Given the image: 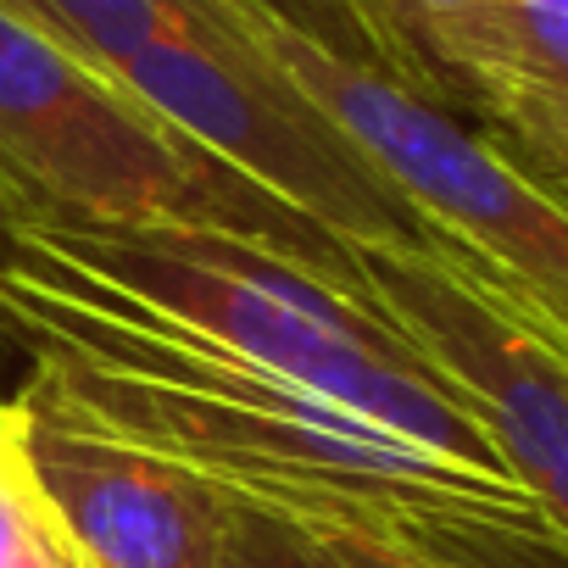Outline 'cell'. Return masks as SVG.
Returning <instances> with one entry per match:
<instances>
[{"label": "cell", "instance_id": "cell-1", "mask_svg": "<svg viewBox=\"0 0 568 568\" xmlns=\"http://www.w3.org/2000/svg\"><path fill=\"white\" fill-rule=\"evenodd\" d=\"M0 341L29 352V379L68 413L201 474L229 501L313 529H396L446 551L557 546L524 485L262 374L29 240L0 273Z\"/></svg>", "mask_w": 568, "mask_h": 568}, {"label": "cell", "instance_id": "cell-2", "mask_svg": "<svg viewBox=\"0 0 568 568\" xmlns=\"http://www.w3.org/2000/svg\"><path fill=\"white\" fill-rule=\"evenodd\" d=\"M18 240L62 256L162 324L212 341L262 374L291 379L452 463L513 479L440 368L374 296H352L291 256L206 229L23 223Z\"/></svg>", "mask_w": 568, "mask_h": 568}, {"label": "cell", "instance_id": "cell-3", "mask_svg": "<svg viewBox=\"0 0 568 568\" xmlns=\"http://www.w3.org/2000/svg\"><path fill=\"white\" fill-rule=\"evenodd\" d=\"M0 173L23 195L29 223L234 234L368 296L352 245L217 162L12 7H0Z\"/></svg>", "mask_w": 568, "mask_h": 568}, {"label": "cell", "instance_id": "cell-4", "mask_svg": "<svg viewBox=\"0 0 568 568\" xmlns=\"http://www.w3.org/2000/svg\"><path fill=\"white\" fill-rule=\"evenodd\" d=\"M112 79L217 162L329 229L341 245L424 256L446 251L402 190L368 162V151L262 51L245 7L151 40L118 62Z\"/></svg>", "mask_w": 568, "mask_h": 568}, {"label": "cell", "instance_id": "cell-5", "mask_svg": "<svg viewBox=\"0 0 568 568\" xmlns=\"http://www.w3.org/2000/svg\"><path fill=\"white\" fill-rule=\"evenodd\" d=\"M251 29L262 51L368 151L452 256H468L513 291L568 302V206L513 168L479 123L424 101L385 68L318 51L256 12Z\"/></svg>", "mask_w": 568, "mask_h": 568}, {"label": "cell", "instance_id": "cell-6", "mask_svg": "<svg viewBox=\"0 0 568 568\" xmlns=\"http://www.w3.org/2000/svg\"><path fill=\"white\" fill-rule=\"evenodd\" d=\"M368 296L440 368L568 551V352L457 256L357 251Z\"/></svg>", "mask_w": 568, "mask_h": 568}, {"label": "cell", "instance_id": "cell-7", "mask_svg": "<svg viewBox=\"0 0 568 568\" xmlns=\"http://www.w3.org/2000/svg\"><path fill=\"white\" fill-rule=\"evenodd\" d=\"M34 507L84 568H217L229 496L68 413L40 379L0 402Z\"/></svg>", "mask_w": 568, "mask_h": 568}, {"label": "cell", "instance_id": "cell-8", "mask_svg": "<svg viewBox=\"0 0 568 568\" xmlns=\"http://www.w3.org/2000/svg\"><path fill=\"white\" fill-rule=\"evenodd\" d=\"M390 79L424 101L485 123L501 90L490 0H352Z\"/></svg>", "mask_w": 568, "mask_h": 568}, {"label": "cell", "instance_id": "cell-9", "mask_svg": "<svg viewBox=\"0 0 568 568\" xmlns=\"http://www.w3.org/2000/svg\"><path fill=\"white\" fill-rule=\"evenodd\" d=\"M0 7L62 40L90 68L112 73L162 34H184L240 12V0H0Z\"/></svg>", "mask_w": 568, "mask_h": 568}, {"label": "cell", "instance_id": "cell-10", "mask_svg": "<svg viewBox=\"0 0 568 568\" xmlns=\"http://www.w3.org/2000/svg\"><path fill=\"white\" fill-rule=\"evenodd\" d=\"M479 129L513 168H524L546 195L568 206V95L535 84H501Z\"/></svg>", "mask_w": 568, "mask_h": 568}, {"label": "cell", "instance_id": "cell-11", "mask_svg": "<svg viewBox=\"0 0 568 568\" xmlns=\"http://www.w3.org/2000/svg\"><path fill=\"white\" fill-rule=\"evenodd\" d=\"M217 568H357V557L302 518H284L251 501H229V529Z\"/></svg>", "mask_w": 568, "mask_h": 568}, {"label": "cell", "instance_id": "cell-12", "mask_svg": "<svg viewBox=\"0 0 568 568\" xmlns=\"http://www.w3.org/2000/svg\"><path fill=\"white\" fill-rule=\"evenodd\" d=\"M501 84L568 95V0H490Z\"/></svg>", "mask_w": 568, "mask_h": 568}, {"label": "cell", "instance_id": "cell-13", "mask_svg": "<svg viewBox=\"0 0 568 568\" xmlns=\"http://www.w3.org/2000/svg\"><path fill=\"white\" fill-rule=\"evenodd\" d=\"M240 7L278 23V29H291V34H302L318 51H335V57L363 62V68H385L368 29H363V18L352 12V0H240Z\"/></svg>", "mask_w": 568, "mask_h": 568}, {"label": "cell", "instance_id": "cell-14", "mask_svg": "<svg viewBox=\"0 0 568 568\" xmlns=\"http://www.w3.org/2000/svg\"><path fill=\"white\" fill-rule=\"evenodd\" d=\"M329 535L357 557V568H479L468 562V551H446L396 529H329Z\"/></svg>", "mask_w": 568, "mask_h": 568}, {"label": "cell", "instance_id": "cell-15", "mask_svg": "<svg viewBox=\"0 0 568 568\" xmlns=\"http://www.w3.org/2000/svg\"><path fill=\"white\" fill-rule=\"evenodd\" d=\"M40 524L45 518H40V507L29 496V479H23L12 446H7V429H0V568H18L23 562V551L40 535Z\"/></svg>", "mask_w": 568, "mask_h": 568}, {"label": "cell", "instance_id": "cell-16", "mask_svg": "<svg viewBox=\"0 0 568 568\" xmlns=\"http://www.w3.org/2000/svg\"><path fill=\"white\" fill-rule=\"evenodd\" d=\"M446 256H452V251H446ZM457 262H468V256H457ZM468 267H474V262H468ZM474 273H479L485 284H496V291H501V296H507V302H513V307H518L546 341H557V346L568 352V302H562V296H529V291H513V284H501V278L485 273V267H474Z\"/></svg>", "mask_w": 568, "mask_h": 568}, {"label": "cell", "instance_id": "cell-17", "mask_svg": "<svg viewBox=\"0 0 568 568\" xmlns=\"http://www.w3.org/2000/svg\"><path fill=\"white\" fill-rule=\"evenodd\" d=\"M23 223H29V206H23V195L12 190V179L0 173V273H7V262L18 256V234H23Z\"/></svg>", "mask_w": 568, "mask_h": 568}, {"label": "cell", "instance_id": "cell-18", "mask_svg": "<svg viewBox=\"0 0 568 568\" xmlns=\"http://www.w3.org/2000/svg\"><path fill=\"white\" fill-rule=\"evenodd\" d=\"M40 518H45V513H40ZM18 568H84V562L57 540V529H51V524H40V535L29 540V551H23V562H18Z\"/></svg>", "mask_w": 568, "mask_h": 568}]
</instances>
